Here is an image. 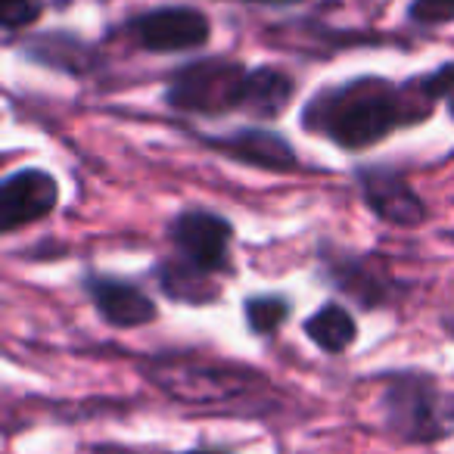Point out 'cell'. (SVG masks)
<instances>
[{"label": "cell", "mask_w": 454, "mask_h": 454, "mask_svg": "<svg viewBox=\"0 0 454 454\" xmlns=\"http://www.w3.org/2000/svg\"><path fill=\"white\" fill-rule=\"evenodd\" d=\"M22 57L47 69L66 72V75H90L100 63L94 47L69 32H44L22 41Z\"/></svg>", "instance_id": "7c38bea8"}, {"label": "cell", "mask_w": 454, "mask_h": 454, "mask_svg": "<svg viewBox=\"0 0 454 454\" xmlns=\"http://www.w3.org/2000/svg\"><path fill=\"white\" fill-rule=\"evenodd\" d=\"M247 4H265V7H296L302 0H247Z\"/></svg>", "instance_id": "ffe728a7"}, {"label": "cell", "mask_w": 454, "mask_h": 454, "mask_svg": "<svg viewBox=\"0 0 454 454\" xmlns=\"http://www.w3.org/2000/svg\"><path fill=\"white\" fill-rule=\"evenodd\" d=\"M82 286L88 293L90 305L97 309V315L103 317V324H109L115 330H137L159 317L153 296L144 286L131 284V280L88 271L82 278Z\"/></svg>", "instance_id": "8fae6325"}, {"label": "cell", "mask_w": 454, "mask_h": 454, "mask_svg": "<svg viewBox=\"0 0 454 454\" xmlns=\"http://www.w3.org/2000/svg\"><path fill=\"white\" fill-rule=\"evenodd\" d=\"M206 150L224 156L227 162L247 165L255 171H268V175H296L299 171V153L284 134L268 131V128L249 125L234 128L227 134H200Z\"/></svg>", "instance_id": "9c48e42d"}, {"label": "cell", "mask_w": 454, "mask_h": 454, "mask_svg": "<svg viewBox=\"0 0 454 454\" xmlns=\"http://www.w3.org/2000/svg\"><path fill=\"white\" fill-rule=\"evenodd\" d=\"M121 32L140 51L168 57V53H190L206 47L212 38V20L190 4H168V7H153L125 20Z\"/></svg>", "instance_id": "8992f818"}, {"label": "cell", "mask_w": 454, "mask_h": 454, "mask_svg": "<svg viewBox=\"0 0 454 454\" xmlns=\"http://www.w3.org/2000/svg\"><path fill=\"white\" fill-rule=\"evenodd\" d=\"M302 330L324 355H342L348 352L355 340H358V324L355 315L340 302H324L317 311H311L302 321Z\"/></svg>", "instance_id": "9a60e30c"}, {"label": "cell", "mask_w": 454, "mask_h": 454, "mask_svg": "<svg viewBox=\"0 0 454 454\" xmlns=\"http://www.w3.org/2000/svg\"><path fill=\"white\" fill-rule=\"evenodd\" d=\"M435 100L423 90L420 78L395 84L383 75H355L317 88L302 106V128L330 140L346 153H361L383 144L395 131L429 119Z\"/></svg>", "instance_id": "6da1fadb"}, {"label": "cell", "mask_w": 454, "mask_h": 454, "mask_svg": "<svg viewBox=\"0 0 454 454\" xmlns=\"http://www.w3.org/2000/svg\"><path fill=\"white\" fill-rule=\"evenodd\" d=\"M420 84L435 103H448V113L454 115V63H442L427 78H420Z\"/></svg>", "instance_id": "d6986e66"}, {"label": "cell", "mask_w": 454, "mask_h": 454, "mask_svg": "<svg viewBox=\"0 0 454 454\" xmlns=\"http://www.w3.org/2000/svg\"><path fill=\"white\" fill-rule=\"evenodd\" d=\"M249 69L231 57H202L177 66L165 82V106L184 115L218 119L227 113H243L249 94Z\"/></svg>", "instance_id": "277c9868"}, {"label": "cell", "mask_w": 454, "mask_h": 454, "mask_svg": "<svg viewBox=\"0 0 454 454\" xmlns=\"http://www.w3.org/2000/svg\"><path fill=\"white\" fill-rule=\"evenodd\" d=\"M293 315V302L280 293H259V296H249L243 302V317H247V327L255 336H274L284 330V324Z\"/></svg>", "instance_id": "2e32d148"}, {"label": "cell", "mask_w": 454, "mask_h": 454, "mask_svg": "<svg viewBox=\"0 0 454 454\" xmlns=\"http://www.w3.org/2000/svg\"><path fill=\"white\" fill-rule=\"evenodd\" d=\"M355 184L371 208L373 218H380L389 227H420L429 218V206L398 171L395 165H358L355 168Z\"/></svg>", "instance_id": "ba28073f"}, {"label": "cell", "mask_w": 454, "mask_h": 454, "mask_svg": "<svg viewBox=\"0 0 454 454\" xmlns=\"http://www.w3.org/2000/svg\"><path fill=\"white\" fill-rule=\"evenodd\" d=\"M168 240L175 255L200 271L218 274L231 271V247H234V224L212 208L190 206L168 221Z\"/></svg>", "instance_id": "52a82bcc"}, {"label": "cell", "mask_w": 454, "mask_h": 454, "mask_svg": "<svg viewBox=\"0 0 454 454\" xmlns=\"http://www.w3.org/2000/svg\"><path fill=\"white\" fill-rule=\"evenodd\" d=\"M41 13H44V0H0V26L7 35L26 32L41 20Z\"/></svg>", "instance_id": "ac0fdd59"}, {"label": "cell", "mask_w": 454, "mask_h": 454, "mask_svg": "<svg viewBox=\"0 0 454 454\" xmlns=\"http://www.w3.org/2000/svg\"><path fill=\"white\" fill-rule=\"evenodd\" d=\"M144 377L168 402L221 414L262 417L271 411V380L240 361L202 355H153L144 361Z\"/></svg>", "instance_id": "7a4b0ae2"}, {"label": "cell", "mask_w": 454, "mask_h": 454, "mask_svg": "<svg viewBox=\"0 0 454 454\" xmlns=\"http://www.w3.org/2000/svg\"><path fill=\"white\" fill-rule=\"evenodd\" d=\"M59 206V181L44 168H26L10 171L0 181V231L16 234L22 227L53 215Z\"/></svg>", "instance_id": "30bf717a"}, {"label": "cell", "mask_w": 454, "mask_h": 454, "mask_svg": "<svg viewBox=\"0 0 454 454\" xmlns=\"http://www.w3.org/2000/svg\"><path fill=\"white\" fill-rule=\"evenodd\" d=\"M321 274L336 293L348 296L361 311L389 309L404 296L402 280L392 274L389 262L377 253H352L336 247L333 240H321Z\"/></svg>", "instance_id": "5b68a950"}, {"label": "cell", "mask_w": 454, "mask_h": 454, "mask_svg": "<svg viewBox=\"0 0 454 454\" xmlns=\"http://www.w3.org/2000/svg\"><path fill=\"white\" fill-rule=\"evenodd\" d=\"M184 454H231V451H221V448H190Z\"/></svg>", "instance_id": "44dd1931"}, {"label": "cell", "mask_w": 454, "mask_h": 454, "mask_svg": "<svg viewBox=\"0 0 454 454\" xmlns=\"http://www.w3.org/2000/svg\"><path fill=\"white\" fill-rule=\"evenodd\" d=\"M404 16L417 28L454 26V0H408Z\"/></svg>", "instance_id": "e0dca14e"}, {"label": "cell", "mask_w": 454, "mask_h": 454, "mask_svg": "<svg viewBox=\"0 0 454 454\" xmlns=\"http://www.w3.org/2000/svg\"><path fill=\"white\" fill-rule=\"evenodd\" d=\"M380 420L404 445H435L454 435V395L433 373L398 371L383 386Z\"/></svg>", "instance_id": "3957f363"}, {"label": "cell", "mask_w": 454, "mask_h": 454, "mask_svg": "<svg viewBox=\"0 0 454 454\" xmlns=\"http://www.w3.org/2000/svg\"><path fill=\"white\" fill-rule=\"evenodd\" d=\"M293 97H296V78L280 66H253L249 69V94L247 109L253 119H278L290 109Z\"/></svg>", "instance_id": "5bb4252c"}, {"label": "cell", "mask_w": 454, "mask_h": 454, "mask_svg": "<svg viewBox=\"0 0 454 454\" xmlns=\"http://www.w3.org/2000/svg\"><path fill=\"white\" fill-rule=\"evenodd\" d=\"M153 278H156L159 290L171 299V302H181V305H212L215 299L221 296V286L215 284L212 274L200 271V268L187 265L184 259L177 255H168L162 259L156 268H153Z\"/></svg>", "instance_id": "4fadbf2b"}]
</instances>
